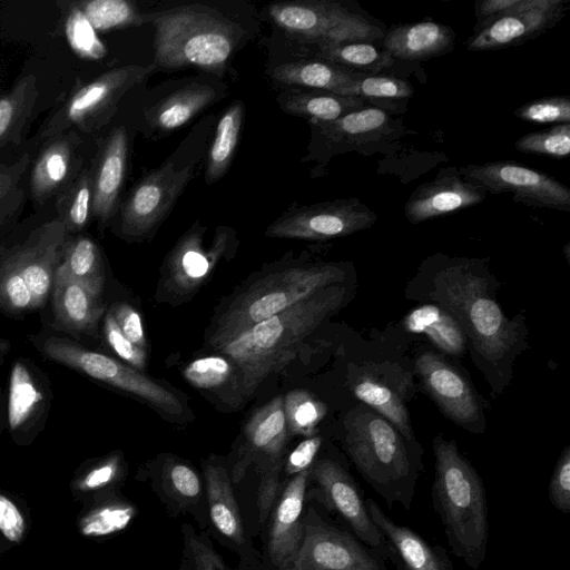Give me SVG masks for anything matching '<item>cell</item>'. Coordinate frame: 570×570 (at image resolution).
Segmentation results:
<instances>
[{"label":"cell","mask_w":570,"mask_h":570,"mask_svg":"<svg viewBox=\"0 0 570 570\" xmlns=\"http://www.w3.org/2000/svg\"><path fill=\"white\" fill-rule=\"evenodd\" d=\"M45 208L0 236V313L20 317L41 309L51 297L68 234Z\"/></svg>","instance_id":"obj_1"},{"label":"cell","mask_w":570,"mask_h":570,"mask_svg":"<svg viewBox=\"0 0 570 570\" xmlns=\"http://www.w3.org/2000/svg\"><path fill=\"white\" fill-rule=\"evenodd\" d=\"M345 288L328 286L246 330L218 351L237 366L247 394L287 365L299 344L342 304Z\"/></svg>","instance_id":"obj_2"},{"label":"cell","mask_w":570,"mask_h":570,"mask_svg":"<svg viewBox=\"0 0 570 570\" xmlns=\"http://www.w3.org/2000/svg\"><path fill=\"white\" fill-rule=\"evenodd\" d=\"M435 474L432 503L440 515L452 552L478 570L487 554L489 523L481 478L459 452L455 442L433 441Z\"/></svg>","instance_id":"obj_3"},{"label":"cell","mask_w":570,"mask_h":570,"mask_svg":"<svg viewBox=\"0 0 570 570\" xmlns=\"http://www.w3.org/2000/svg\"><path fill=\"white\" fill-rule=\"evenodd\" d=\"M142 18L155 28L156 70L193 66L222 75L244 35L238 23L203 4L179 6Z\"/></svg>","instance_id":"obj_4"},{"label":"cell","mask_w":570,"mask_h":570,"mask_svg":"<svg viewBox=\"0 0 570 570\" xmlns=\"http://www.w3.org/2000/svg\"><path fill=\"white\" fill-rule=\"evenodd\" d=\"M346 430V452L365 481L390 508L409 510L417 475L399 431L370 412H352Z\"/></svg>","instance_id":"obj_5"},{"label":"cell","mask_w":570,"mask_h":570,"mask_svg":"<svg viewBox=\"0 0 570 570\" xmlns=\"http://www.w3.org/2000/svg\"><path fill=\"white\" fill-rule=\"evenodd\" d=\"M344 276V271L334 265L291 267L266 275L229 303L215 323L209 345L219 350L257 323L341 282Z\"/></svg>","instance_id":"obj_6"},{"label":"cell","mask_w":570,"mask_h":570,"mask_svg":"<svg viewBox=\"0 0 570 570\" xmlns=\"http://www.w3.org/2000/svg\"><path fill=\"white\" fill-rule=\"evenodd\" d=\"M194 137L190 132L178 149L144 176L120 203L116 216L121 238L128 242L147 238L170 214L204 158V146L191 150Z\"/></svg>","instance_id":"obj_7"},{"label":"cell","mask_w":570,"mask_h":570,"mask_svg":"<svg viewBox=\"0 0 570 570\" xmlns=\"http://www.w3.org/2000/svg\"><path fill=\"white\" fill-rule=\"evenodd\" d=\"M29 340L52 362L138 396L170 415L183 413V405L174 393L120 361L88 350L59 332H40Z\"/></svg>","instance_id":"obj_8"},{"label":"cell","mask_w":570,"mask_h":570,"mask_svg":"<svg viewBox=\"0 0 570 570\" xmlns=\"http://www.w3.org/2000/svg\"><path fill=\"white\" fill-rule=\"evenodd\" d=\"M156 71L149 66L127 65L110 69L73 90L41 125L38 137L47 139L77 128L92 134L107 125L117 111L120 99L130 89Z\"/></svg>","instance_id":"obj_9"},{"label":"cell","mask_w":570,"mask_h":570,"mask_svg":"<svg viewBox=\"0 0 570 570\" xmlns=\"http://www.w3.org/2000/svg\"><path fill=\"white\" fill-rule=\"evenodd\" d=\"M438 288L441 302L454 316H461L483 357L495 361L511 350L517 340L515 326L487 295L480 277L450 268L440 276Z\"/></svg>","instance_id":"obj_10"},{"label":"cell","mask_w":570,"mask_h":570,"mask_svg":"<svg viewBox=\"0 0 570 570\" xmlns=\"http://www.w3.org/2000/svg\"><path fill=\"white\" fill-rule=\"evenodd\" d=\"M272 21L299 43L372 42L384 36L372 19L328 0L278 1L268 6Z\"/></svg>","instance_id":"obj_11"},{"label":"cell","mask_w":570,"mask_h":570,"mask_svg":"<svg viewBox=\"0 0 570 570\" xmlns=\"http://www.w3.org/2000/svg\"><path fill=\"white\" fill-rule=\"evenodd\" d=\"M286 570H386L384 559L351 532L326 522L314 510L304 517L299 551Z\"/></svg>","instance_id":"obj_12"},{"label":"cell","mask_w":570,"mask_h":570,"mask_svg":"<svg viewBox=\"0 0 570 570\" xmlns=\"http://www.w3.org/2000/svg\"><path fill=\"white\" fill-rule=\"evenodd\" d=\"M376 214L355 198L291 206L272 222L265 235L273 238L326 240L368 228Z\"/></svg>","instance_id":"obj_13"},{"label":"cell","mask_w":570,"mask_h":570,"mask_svg":"<svg viewBox=\"0 0 570 570\" xmlns=\"http://www.w3.org/2000/svg\"><path fill=\"white\" fill-rule=\"evenodd\" d=\"M245 443L240 460L233 471V481H238L246 468L257 461L262 471L258 493L274 497L279 492L283 453L288 430L284 411V396L278 395L257 409L245 430Z\"/></svg>","instance_id":"obj_14"},{"label":"cell","mask_w":570,"mask_h":570,"mask_svg":"<svg viewBox=\"0 0 570 570\" xmlns=\"http://www.w3.org/2000/svg\"><path fill=\"white\" fill-rule=\"evenodd\" d=\"M469 183L487 193H511L529 206L570 210V189L554 177L510 160L469 165L460 169Z\"/></svg>","instance_id":"obj_15"},{"label":"cell","mask_w":570,"mask_h":570,"mask_svg":"<svg viewBox=\"0 0 570 570\" xmlns=\"http://www.w3.org/2000/svg\"><path fill=\"white\" fill-rule=\"evenodd\" d=\"M309 481L316 484L321 502L344 521L350 532L384 560L387 559L385 540L352 475L338 462L321 459L311 466Z\"/></svg>","instance_id":"obj_16"},{"label":"cell","mask_w":570,"mask_h":570,"mask_svg":"<svg viewBox=\"0 0 570 570\" xmlns=\"http://www.w3.org/2000/svg\"><path fill=\"white\" fill-rule=\"evenodd\" d=\"M567 11L563 0H520L513 9L475 26L466 48L485 51L520 46L554 27Z\"/></svg>","instance_id":"obj_17"},{"label":"cell","mask_w":570,"mask_h":570,"mask_svg":"<svg viewBox=\"0 0 570 570\" xmlns=\"http://www.w3.org/2000/svg\"><path fill=\"white\" fill-rule=\"evenodd\" d=\"M52 390L46 374L30 360L18 357L8 381L7 424L18 445L33 442L46 424Z\"/></svg>","instance_id":"obj_18"},{"label":"cell","mask_w":570,"mask_h":570,"mask_svg":"<svg viewBox=\"0 0 570 570\" xmlns=\"http://www.w3.org/2000/svg\"><path fill=\"white\" fill-rule=\"evenodd\" d=\"M81 145L82 139L75 129L45 139L29 169V198L36 212L76 179L85 166Z\"/></svg>","instance_id":"obj_19"},{"label":"cell","mask_w":570,"mask_h":570,"mask_svg":"<svg viewBox=\"0 0 570 570\" xmlns=\"http://www.w3.org/2000/svg\"><path fill=\"white\" fill-rule=\"evenodd\" d=\"M129 156V136L124 126L112 128L99 141L90 163L92 179V218L102 233L115 219L120 205Z\"/></svg>","instance_id":"obj_20"},{"label":"cell","mask_w":570,"mask_h":570,"mask_svg":"<svg viewBox=\"0 0 570 570\" xmlns=\"http://www.w3.org/2000/svg\"><path fill=\"white\" fill-rule=\"evenodd\" d=\"M206 227L196 223L177 242L167 259L168 282L175 291L197 289L209 276L233 243L234 230L217 227L210 247L204 246Z\"/></svg>","instance_id":"obj_21"},{"label":"cell","mask_w":570,"mask_h":570,"mask_svg":"<svg viewBox=\"0 0 570 570\" xmlns=\"http://www.w3.org/2000/svg\"><path fill=\"white\" fill-rule=\"evenodd\" d=\"M311 469L293 475L272 509L267 551L277 570H286L296 558L304 537V502Z\"/></svg>","instance_id":"obj_22"},{"label":"cell","mask_w":570,"mask_h":570,"mask_svg":"<svg viewBox=\"0 0 570 570\" xmlns=\"http://www.w3.org/2000/svg\"><path fill=\"white\" fill-rule=\"evenodd\" d=\"M415 372L426 392L455 423L470 426L481 416V409L468 381L433 352L421 354Z\"/></svg>","instance_id":"obj_23"},{"label":"cell","mask_w":570,"mask_h":570,"mask_svg":"<svg viewBox=\"0 0 570 570\" xmlns=\"http://www.w3.org/2000/svg\"><path fill=\"white\" fill-rule=\"evenodd\" d=\"M368 513L385 540L387 558L399 570H455L446 551L412 529L391 520L380 505L366 499Z\"/></svg>","instance_id":"obj_24"},{"label":"cell","mask_w":570,"mask_h":570,"mask_svg":"<svg viewBox=\"0 0 570 570\" xmlns=\"http://www.w3.org/2000/svg\"><path fill=\"white\" fill-rule=\"evenodd\" d=\"M487 194L459 174L444 175L420 185L405 203L404 213L410 223L419 224L476 206Z\"/></svg>","instance_id":"obj_25"},{"label":"cell","mask_w":570,"mask_h":570,"mask_svg":"<svg viewBox=\"0 0 570 570\" xmlns=\"http://www.w3.org/2000/svg\"><path fill=\"white\" fill-rule=\"evenodd\" d=\"M101 294L56 271L51 292L53 328L73 336L94 335L105 315Z\"/></svg>","instance_id":"obj_26"},{"label":"cell","mask_w":570,"mask_h":570,"mask_svg":"<svg viewBox=\"0 0 570 570\" xmlns=\"http://www.w3.org/2000/svg\"><path fill=\"white\" fill-rule=\"evenodd\" d=\"M455 32L449 26L420 21L393 26L383 36V50L393 59L424 60L454 48Z\"/></svg>","instance_id":"obj_27"},{"label":"cell","mask_w":570,"mask_h":570,"mask_svg":"<svg viewBox=\"0 0 570 570\" xmlns=\"http://www.w3.org/2000/svg\"><path fill=\"white\" fill-rule=\"evenodd\" d=\"M222 90L215 85L189 83L145 109L146 124L155 134L176 130L220 99Z\"/></svg>","instance_id":"obj_28"},{"label":"cell","mask_w":570,"mask_h":570,"mask_svg":"<svg viewBox=\"0 0 570 570\" xmlns=\"http://www.w3.org/2000/svg\"><path fill=\"white\" fill-rule=\"evenodd\" d=\"M204 474L212 525L228 544L245 554L247 538L227 470L207 463Z\"/></svg>","instance_id":"obj_29"},{"label":"cell","mask_w":570,"mask_h":570,"mask_svg":"<svg viewBox=\"0 0 570 570\" xmlns=\"http://www.w3.org/2000/svg\"><path fill=\"white\" fill-rule=\"evenodd\" d=\"M363 75L316 58L283 62L271 70L278 83L340 95H346Z\"/></svg>","instance_id":"obj_30"},{"label":"cell","mask_w":570,"mask_h":570,"mask_svg":"<svg viewBox=\"0 0 570 570\" xmlns=\"http://www.w3.org/2000/svg\"><path fill=\"white\" fill-rule=\"evenodd\" d=\"M76 529L83 538L100 539L127 529L138 514L137 507L119 491L96 495L81 504Z\"/></svg>","instance_id":"obj_31"},{"label":"cell","mask_w":570,"mask_h":570,"mask_svg":"<svg viewBox=\"0 0 570 570\" xmlns=\"http://www.w3.org/2000/svg\"><path fill=\"white\" fill-rule=\"evenodd\" d=\"M276 101L286 114L320 121H333L366 107V100L360 97L303 88L281 92Z\"/></svg>","instance_id":"obj_32"},{"label":"cell","mask_w":570,"mask_h":570,"mask_svg":"<svg viewBox=\"0 0 570 570\" xmlns=\"http://www.w3.org/2000/svg\"><path fill=\"white\" fill-rule=\"evenodd\" d=\"M36 76L28 73L0 97V154L22 141L39 97Z\"/></svg>","instance_id":"obj_33"},{"label":"cell","mask_w":570,"mask_h":570,"mask_svg":"<svg viewBox=\"0 0 570 570\" xmlns=\"http://www.w3.org/2000/svg\"><path fill=\"white\" fill-rule=\"evenodd\" d=\"M406 331L424 334L445 353L461 355L465 351L466 336L458 318L439 305H421L404 318Z\"/></svg>","instance_id":"obj_34"},{"label":"cell","mask_w":570,"mask_h":570,"mask_svg":"<svg viewBox=\"0 0 570 570\" xmlns=\"http://www.w3.org/2000/svg\"><path fill=\"white\" fill-rule=\"evenodd\" d=\"M126 476V464L120 452L83 462L69 482L72 500L85 503L107 492L119 491Z\"/></svg>","instance_id":"obj_35"},{"label":"cell","mask_w":570,"mask_h":570,"mask_svg":"<svg viewBox=\"0 0 570 570\" xmlns=\"http://www.w3.org/2000/svg\"><path fill=\"white\" fill-rule=\"evenodd\" d=\"M311 128L327 142H360L377 140L386 131L390 117L375 107H364L333 121L308 120Z\"/></svg>","instance_id":"obj_36"},{"label":"cell","mask_w":570,"mask_h":570,"mask_svg":"<svg viewBox=\"0 0 570 570\" xmlns=\"http://www.w3.org/2000/svg\"><path fill=\"white\" fill-rule=\"evenodd\" d=\"M245 106L235 100L219 117L214 137L207 150L205 183L213 185L228 171L239 141Z\"/></svg>","instance_id":"obj_37"},{"label":"cell","mask_w":570,"mask_h":570,"mask_svg":"<svg viewBox=\"0 0 570 570\" xmlns=\"http://www.w3.org/2000/svg\"><path fill=\"white\" fill-rule=\"evenodd\" d=\"M57 271L102 293L105 284L102 254L98 244L82 233L68 236Z\"/></svg>","instance_id":"obj_38"},{"label":"cell","mask_w":570,"mask_h":570,"mask_svg":"<svg viewBox=\"0 0 570 570\" xmlns=\"http://www.w3.org/2000/svg\"><path fill=\"white\" fill-rule=\"evenodd\" d=\"M31 153H23L13 163H0V236L18 223L29 198Z\"/></svg>","instance_id":"obj_39"},{"label":"cell","mask_w":570,"mask_h":570,"mask_svg":"<svg viewBox=\"0 0 570 570\" xmlns=\"http://www.w3.org/2000/svg\"><path fill=\"white\" fill-rule=\"evenodd\" d=\"M316 59H321L353 71L376 75L393 65V58L371 42L351 41L311 46Z\"/></svg>","instance_id":"obj_40"},{"label":"cell","mask_w":570,"mask_h":570,"mask_svg":"<svg viewBox=\"0 0 570 570\" xmlns=\"http://www.w3.org/2000/svg\"><path fill=\"white\" fill-rule=\"evenodd\" d=\"M53 207L68 235L81 234L86 229L92 218L90 165L83 166L76 179L55 198Z\"/></svg>","instance_id":"obj_41"},{"label":"cell","mask_w":570,"mask_h":570,"mask_svg":"<svg viewBox=\"0 0 570 570\" xmlns=\"http://www.w3.org/2000/svg\"><path fill=\"white\" fill-rule=\"evenodd\" d=\"M354 395L375 409L406 440L413 439V431L405 405L386 385L365 376L353 386Z\"/></svg>","instance_id":"obj_42"},{"label":"cell","mask_w":570,"mask_h":570,"mask_svg":"<svg viewBox=\"0 0 570 570\" xmlns=\"http://www.w3.org/2000/svg\"><path fill=\"white\" fill-rule=\"evenodd\" d=\"M76 2L96 31L105 32L144 23L142 13L131 1L86 0Z\"/></svg>","instance_id":"obj_43"},{"label":"cell","mask_w":570,"mask_h":570,"mask_svg":"<svg viewBox=\"0 0 570 570\" xmlns=\"http://www.w3.org/2000/svg\"><path fill=\"white\" fill-rule=\"evenodd\" d=\"M284 411L288 433L311 438L325 416L326 406L308 391L296 389L284 396Z\"/></svg>","instance_id":"obj_44"},{"label":"cell","mask_w":570,"mask_h":570,"mask_svg":"<svg viewBox=\"0 0 570 570\" xmlns=\"http://www.w3.org/2000/svg\"><path fill=\"white\" fill-rule=\"evenodd\" d=\"M165 495L180 510H191L203 497L202 481L197 472L183 462L167 463L161 473Z\"/></svg>","instance_id":"obj_45"},{"label":"cell","mask_w":570,"mask_h":570,"mask_svg":"<svg viewBox=\"0 0 570 570\" xmlns=\"http://www.w3.org/2000/svg\"><path fill=\"white\" fill-rule=\"evenodd\" d=\"M65 10L63 31L70 49L78 57L98 60L106 56V48L77 2H68Z\"/></svg>","instance_id":"obj_46"},{"label":"cell","mask_w":570,"mask_h":570,"mask_svg":"<svg viewBox=\"0 0 570 570\" xmlns=\"http://www.w3.org/2000/svg\"><path fill=\"white\" fill-rule=\"evenodd\" d=\"M514 145L524 154L564 158L570 153V122L557 124L544 130L525 134Z\"/></svg>","instance_id":"obj_47"},{"label":"cell","mask_w":570,"mask_h":570,"mask_svg":"<svg viewBox=\"0 0 570 570\" xmlns=\"http://www.w3.org/2000/svg\"><path fill=\"white\" fill-rule=\"evenodd\" d=\"M183 538L180 570H229L204 533L184 524Z\"/></svg>","instance_id":"obj_48"},{"label":"cell","mask_w":570,"mask_h":570,"mask_svg":"<svg viewBox=\"0 0 570 570\" xmlns=\"http://www.w3.org/2000/svg\"><path fill=\"white\" fill-rule=\"evenodd\" d=\"M233 372L232 363L226 358L207 356L189 363L183 375L195 387L214 390L227 383Z\"/></svg>","instance_id":"obj_49"},{"label":"cell","mask_w":570,"mask_h":570,"mask_svg":"<svg viewBox=\"0 0 570 570\" xmlns=\"http://www.w3.org/2000/svg\"><path fill=\"white\" fill-rule=\"evenodd\" d=\"M514 116L533 124L570 122V98L568 96L541 97L517 108Z\"/></svg>","instance_id":"obj_50"},{"label":"cell","mask_w":570,"mask_h":570,"mask_svg":"<svg viewBox=\"0 0 570 570\" xmlns=\"http://www.w3.org/2000/svg\"><path fill=\"white\" fill-rule=\"evenodd\" d=\"M413 95V87L407 81L379 75H363L348 89L346 96L360 98H409Z\"/></svg>","instance_id":"obj_51"},{"label":"cell","mask_w":570,"mask_h":570,"mask_svg":"<svg viewBox=\"0 0 570 570\" xmlns=\"http://www.w3.org/2000/svg\"><path fill=\"white\" fill-rule=\"evenodd\" d=\"M30 529L29 517L18 499L0 491V534L11 547L21 544Z\"/></svg>","instance_id":"obj_52"},{"label":"cell","mask_w":570,"mask_h":570,"mask_svg":"<svg viewBox=\"0 0 570 570\" xmlns=\"http://www.w3.org/2000/svg\"><path fill=\"white\" fill-rule=\"evenodd\" d=\"M104 336L108 346L125 364L139 371L146 367V350L136 346L122 334L109 309L104 315Z\"/></svg>","instance_id":"obj_53"},{"label":"cell","mask_w":570,"mask_h":570,"mask_svg":"<svg viewBox=\"0 0 570 570\" xmlns=\"http://www.w3.org/2000/svg\"><path fill=\"white\" fill-rule=\"evenodd\" d=\"M549 500L556 509L570 512V449L561 453L549 484Z\"/></svg>","instance_id":"obj_54"},{"label":"cell","mask_w":570,"mask_h":570,"mask_svg":"<svg viewBox=\"0 0 570 570\" xmlns=\"http://www.w3.org/2000/svg\"><path fill=\"white\" fill-rule=\"evenodd\" d=\"M109 311L122 334L136 346L146 350V337L139 313L127 303H116Z\"/></svg>","instance_id":"obj_55"},{"label":"cell","mask_w":570,"mask_h":570,"mask_svg":"<svg viewBox=\"0 0 570 570\" xmlns=\"http://www.w3.org/2000/svg\"><path fill=\"white\" fill-rule=\"evenodd\" d=\"M322 444V438L311 436L302 441L289 454L285 463L287 476L311 469Z\"/></svg>","instance_id":"obj_56"},{"label":"cell","mask_w":570,"mask_h":570,"mask_svg":"<svg viewBox=\"0 0 570 570\" xmlns=\"http://www.w3.org/2000/svg\"><path fill=\"white\" fill-rule=\"evenodd\" d=\"M520 0H484L475 7L476 26L513 9Z\"/></svg>","instance_id":"obj_57"},{"label":"cell","mask_w":570,"mask_h":570,"mask_svg":"<svg viewBox=\"0 0 570 570\" xmlns=\"http://www.w3.org/2000/svg\"><path fill=\"white\" fill-rule=\"evenodd\" d=\"M10 341L0 336V367L4 363L7 355L10 353Z\"/></svg>","instance_id":"obj_58"},{"label":"cell","mask_w":570,"mask_h":570,"mask_svg":"<svg viewBox=\"0 0 570 570\" xmlns=\"http://www.w3.org/2000/svg\"><path fill=\"white\" fill-rule=\"evenodd\" d=\"M11 546L0 537V556L10 550Z\"/></svg>","instance_id":"obj_59"},{"label":"cell","mask_w":570,"mask_h":570,"mask_svg":"<svg viewBox=\"0 0 570 570\" xmlns=\"http://www.w3.org/2000/svg\"><path fill=\"white\" fill-rule=\"evenodd\" d=\"M1 411H2V394H1V389H0V433H1V419H2V414H1Z\"/></svg>","instance_id":"obj_60"}]
</instances>
